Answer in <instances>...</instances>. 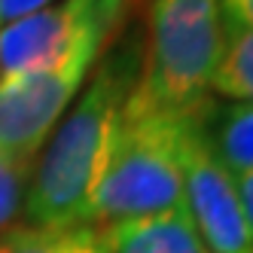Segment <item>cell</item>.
<instances>
[{
	"label": "cell",
	"mask_w": 253,
	"mask_h": 253,
	"mask_svg": "<svg viewBox=\"0 0 253 253\" xmlns=\"http://www.w3.org/2000/svg\"><path fill=\"white\" fill-rule=\"evenodd\" d=\"M137 70L140 43L101 55L31 168L22 208L25 226H88V205L110 159L119 116L137 83Z\"/></svg>",
	"instance_id": "6da1fadb"
},
{
	"label": "cell",
	"mask_w": 253,
	"mask_h": 253,
	"mask_svg": "<svg viewBox=\"0 0 253 253\" xmlns=\"http://www.w3.org/2000/svg\"><path fill=\"white\" fill-rule=\"evenodd\" d=\"M192 110L147 104L134 98L131 88L107 168L88 205V226H107L186 205L183 137Z\"/></svg>",
	"instance_id": "7a4b0ae2"
},
{
	"label": "cell",
	"mask_w": 253,
	"mask_h": 253,
	"mask_svg": "<svg viewBox=\"0 0 253 253\" xmlns=\"http://www.w3.org/2000/svg\"><path fill=\"white\" fill-rule=\"evenodd\" d=\"M220 55V0H147L134 98L168 110H192L211 98Z\"/></svg>",
	"instance_id": "3957f363"
},
{
	"label": "cell",
	"mask_w": 253,
	"mask_h": 253,
	"mask_svg": "<svg viewBox=\"0 0 253 253\" xmlns=\"http://www.w3.org/2000/svg\"><path fill=\"white\" fill-rule=\"evenodd\" d=\"M134 0H58L0 31V80L34 77L70 61H101Z\"/></svg>",
	"instance_id": "277c9868"
},
{
	"label": "cell",
	"mask_w": 253,
	"mask_h": 253,
	"mask_svg": "<svg viewBox=\"0 0 253 253\" xmlns=\"http://www.w3.org/2000/svg\"><path fill=\"white\" fill-rule=\"evenodd\" d=\"M98 61H70L34 77L0 80V156L34 168L49 134L58 128Z\"/></svg>",
	"instance_id": "5b68a950"
},
{
	"label": "cell",
	"mask_w": 253,
	"mask_h": 253,
	"mask_svg": "<svg viewBox=\"0 0 253 253\" xmlns=\"http://www.w3.org/2000/svg\"><path fill=\"white\" fill-rule=\"evenodd\" d=\"M211 101V98H208ZM205 104L189 113L183 137V202L208 253H253V235L235 189V177L220 165L205 137Z\"/></svg>",
	"instance_id": "8992f818"
},
{
	"label": "cell",
	"mask_w": 253,
	"mask_h": 253,
	"mask_svg": "<svg viewBox=\"0 0 253 253\" xmlns=\"http://www.w3.org/2000/svg\"><path fill=\"white\" fill-rule=\"evenodd\" d=\"M107 253H208L186 205L98 226Z\"/></svg>",
	"instance_id": "52a82bcc"
},
{
	"label": "cell",
	"mask_w": 253,
	"mask_h": 253,
	"mask_svg": "<svg viewBox=\"0 0 253 253\" xmlns=\"http://www.w3.org/2000/svg\"><path fill=\"white\" fill-rule=\"evenodd\" d=\"M202 125L213 156L232 177L253 171V104L211 98Z\"/></svg>",
	"instance_id": "ba28073f"
},
{
	"label": "cell",
	"mask_w": 253,
	"mask_h": 253,
	"mask_svg": "<svg viewBox=\"0 0 253 253\" xmlns=\"http://www.w3.org/2000/svg\"><path fill=\"white\" fill-rule=\"evenodd\" d=\"M211 95L253 104V31L223 15V55L211 80Z\"/></svg>",
	"instance_id": "9c48e42d"
},
{
	"label": "cell",
	"mask_w": 253,
	"mask_h": 253,
	"mask_svg": "<svg viewBox=\"0 0 253 253\" xmlns=\"http://www.w3.org/2000/svg\"><path fill=\"white\" fill-rule=\"evenodd\" d=\"M0 253H107L98 226H9L0 232Z\"/></svg>",
	"instance_id": "30bf717a"
},
{
	"label": "cell",
	"mask_w": 253,
	"mask_h": 253,
	"mask_svg": "<svg viewBox=\"0 0 253 253\" xmlns=\"http://www.w3.org/2000/svg\"><path fill=\"white\" fill-rule=\"evenodd\" d=\"M28 180H31V168H22L0 156V232H6L9 226L19 223Z\"/></svg>",
	"instance_id": "8fae6325"
},
{
	"label": "cell",
	"mask_w": 253,
	"mask_h": 253,
	"mask_svg": "<svg viewBox=\"0 0 253 253\" xmlns=\"http://www.w3.org/2000/svg\"><path fill=\"white\" fill-rule=\"evenodd\" d=\"M55 0H0V31L28 19V15L40 12L46 6H52Z\"/></svg>",
	"instance_id": "7c38bea8"
},
{
	"label": "cell",
	"mask_w": 253,
	"mask_h": 253,
	"mask_svg": "<svg viewBox=\"0 0 253 253\" xmlns=\"http://www.w3.org/2000/svg\"><path fill=\"white\" fill-rule=\"evenodd\" d=\"M220 9L223 15H229L247 31H253V0H220Z\"/></svg>",
	"instance_id": "4fadbf2b"
},
{
	"label": "cell",
	"mask_w": 253,
	"mask_h": 253,
	"mask_svg": "<svg viewBox=\"0 0 253 253\" xmlns=\"http://www.w3.org/2000/svg\"><path fill=\"white\" fill-rule=\"evenodd\" d=\"M235 189H238V202H241V211H244L247 229L253 235V171L244 174V177H235Z\"/></svg>",
	"instance_id": "5bb4252c"
}]
</instances>
